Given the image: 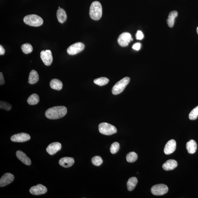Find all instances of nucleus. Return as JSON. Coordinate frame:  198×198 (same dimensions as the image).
I'll list each match as a JSON object with an SVG mask.
<instances>
[{
  "instance_id": "obj_12",
  "label": "nucleus",
  "mask_w": 198,
  "mask_h": 198,
  "mask_svg": "<svg viewBox=\"0 0 198 198\" xmlns=\"http://www.w3.org/2000/svg\"><path fill=\"white\" fill-rule=\"evenodd\" d=\"M15 179V176L13 174L6 173L4 174L0 179V187H2L8 185Z\"/></svg>"
},
{
  "instance_id": "obj_20",
  "label": "nucleus",
  "mask_w": 198,
  "mask_h": 198,
  "mask_svg": "<svg viewBox=\"0 0 198 198\" xmlns=\"http://www.w3.org/2000/svg\"><path fill=\"white\" fill-rule=\"evenodd\" d=\"M39 76L36 70H33L29 74L28 83L31 85L35 84L38 81Z\"/></svg>"
},
{
  "instance_id": "obj_16",
  "label": "nucleus",
  "mask_w": 198,
  "mask_h": 198,
  "mask_svg": "<svg viewBox=\"0 0 198 198\" xmlns=\"http://www.w3.org/2000/svg\"><path fill=\"white\" fill-rule=\"evenodd\" d=\"M74 159L70 157H64L61 158L59 162L60 165L64 168H68L74 164Z\"/></svg>"
},
{
  "instance_id": "obj_2",
  "label": "nucleus",
  "mask_w": 198,
  "mask_h": 198,
  "mask_svg": "<svg viewBox=\"0 0 198 198\" xmlns=\"http://www.w3.org/2000/svg\"><path fill=\"white\" fill-rule=\"evenodd\" d=\"M103 9L101 3L98 1H95L91 3L90 7V17L93 20H99L101 18Z\"/></svg>"
},
{
  "instance_id": "obj_18",
  "label": "nucleus",
  "mask_w": 198,
  "mask_h": 198,
  "mask_svg": "<svg viewBox=\"0 0 198 198\" xmlns=\"http://www.w3.org/2000/svg\"><path fill=\"white\" fill-rule=\"evenodd\" d=\"M186 147L189 154H195L196 151L197 149V143L195 140H191L187 143Z\"/></svg>"
},
{
  "instance_id": "obj_30",
  "label": "nucleus",
  "mask_w": 198,
  "mask_h": 198,
  "mask_svg": "<svg viewBox=\"0 0 198 198\" xmlns=\"http://www.w3.org/2000/svg\"><path fill=\"white\" fill-rule=\"evenodd\" d=\"M119 144L117 142H115L112 144L110 148V152L112 154H114L118 152L119 149Z\"/></svg>"
},
{
  "instance_id": "obj_36",
  "label": "nucleus",
  "mask_w": 198,
  "mask_h": 198,
  "mask_svg": "<svg viewBox=\"0 0 198 198\" xmlns=\"http://www.w3.org/2000/svg\"><path fill=\"white\" fill-rule=\"evenodd\" d=\"M197 34H198V27H197Z\"/></svg>"
},
{
  "instance_id": "obj_15",
  "label": "nucleus",
  "mask_w": 198,
  "mask_h": 198,
  "mask_svg": "<svg viewBox=\"0 0 198 198\" xmlns=\"http://www.w3.org/2000/svg\"><path fill=\"white\" fill-rule=\"evenodd\" d=\"M16 154L18 158L23 164L27 166L31 165V160L21 150H18L16 153Z\"/></svg>"
},
{
  "instance_id": "obj_32",
  "label": "nucleus",
  "mask_w": 198,
  "mask_h": 198,
  "mask_svg": "<svg viewBox=\"0 0 198 198\" xmlns=\"http://www.w3.org/2000/svg\"><path fill=\"white\" fill-rule=\"evenodd\" d=\"M144 35L141 31H138L136 34V38L137 40H142L144 38Z\"/></svg>"
},
{
  "instance_id": "obj_9",
  "label": "nucleus",
  "mask_w": 198,
  "mask_h": 198,
  "mask_svg": "<svg viewBox=\"0 0 198 198\" xmlns=\"http://www.w3.org/2000/svg\"><path fill=\"white\" fill-rule=\"evenodd\" d=\"M132 38L130 33L124 32L121 34L117 39L119 44L121 46L125 47L128 45Z\"/></svg>"
},
{
  "instance_id": "obj_21",
  "label": "nucleus",
  "mask_w": 198,
  "mask_h": 198,
  "mask_svg": "<svg viewBox=\"0 0 198 198\" xmlns=\"http://www.w3.org/2000/svg\"><path fill=\"white\" fill-rule=\"evenodd\" d=\"M57 16L59 22L60 23L65 22L67 18L65 11L62 8L59 9L57 11Z\"/></svg>"
},
{
  "instance_id": "obj_19",
  "label": "nucleus",
  "mask_w": 198,
  "mask_h": 198,
  "mask_svg": "<svg viewBox=\"0 0 198 198\" xmlns=\"http://www.w3.org/2000/svg\"><path fill=\"white\" fill-rule=\"evenodd\" d=\"M178 13L176 11H173L170 13L168 19L166 20L168 26L170 28L173 27L175 23V19L177 17Z\"/></svg>"
},
{
  "instance_id": "obj_6",
  "label": "nucleus",
  "mask_w": 198,
  "mask_h": 198,
  "mask_svg": "<svg viewBox=\"0 0 198 198\" xmlns=\"http://www.w3.org/2000/svg\"><path fill=\"white\" fill-rule=\"evenodd\" d=\"M168 188L167 186L163 184L154 185L151 189L153 195L155 196H162L167 193Z\"/></svg>"
},
{
  "instance_id": "obj_3",
  "label": "nucleus",
  "mask_w": 198,
  "mask_h": 198,
  "mask_svg": "<svg viewBox=\"0 0 198 198\" xmlns=\"http://www.w3.org/2000/svg\"><path fill=\"white\" fill-rule=\"evenodd\" d=\"M23 20L25 24L35 27L40 26L44 23L42 18L35 15H27L24 17Z\"/></svg>"
},
{
  "instance_id": "obj_25",
  "label": "nucleus",
  "mask_w": 198,
  "mask_h": 198,
  "mask_svg": "<svg viewBox=\"0 0 198 198\" xmlns=\"http://www.w3.org/2000/svg\"><path fill=\"white\" fill-rule=\"evenodd\" d=\"M109 79L105 77H101L94 80V82L96 85L103 86L109 83Z\"/></svg>"
},
{
  "instance_id": "obj_35",
  "label": "nucleus",
  "mask_w": 198,
  "mask_h": 198,
  "mask_svg": "<svg viewBox=\"0 0 198 198\" xmlns=\"http://www.w3.org/2000/svg\"><path fill=\"white\" fill-rule=\"evenodd\" d=\"M5 53V50L2 46L0 45V55H3Z\"/></svg>"
},
{
  "instance_id": "obj_14",
  "label": "nucleus",
  "mask_w": 198,
  "mask_h": 198,
  "mask_svg": "<svg viewBox=\"0 0 198 198\" xmlns=\"http://www.w3.org/2000/svg\"><path fill=\"white\" fill-rule=\"evenodd\" d=\"M176 149V142L174 140H170L166 143L164 148L165 154L169 155L175 152Z\"/></svg>"
},
{
  "instance_id": "obj_13",
  "label": "nucleus",
  "mask_w": 198,
  "mask_h": 198,
  "mask_svg": "<svg viewBox=\"0 0 198 198\" xmlns=\"http://www.w3.org/2000/svg\"><path fill=\"white\" fill-rule=\"evenodd\" d=\"M61 148V145L60 143L55 142L52 143L46 148V151L51 155L56 154Z\"/></svg>"
},
{
  "instance_id": "obj_10",
  "label": "nucleus",
  "mask_w": 198,
  "mask_h": 198,
  "mask_svg": "<svg viewBox=\"0 0 198 198\" xmlns=\"http://www.w3.org/2000/svg\"><path fill=\"white\" fill-rule=\"evenodd\" d=\"M31 137L25 133H20L15 134L11 137V140L14 142H23L30 140Z\"/></svg>"
},
{
  "instance_id": "obj_23",
  "label": "nucleus",
  "mask_w": 198,
  "mask_h": 198,
  "mask_svg": "<svg viewBox=\"0 0 198 198\" xmlns=\"http://www.w3.org/2000/svg\"><path fill=\"white\" fill-rule=\"evenodd\" d=\"M138 183V180L135 177H133L130 178L127 182V189L129 191H133L136 187Z\"/></svg>"
},
{
  "instance_id": "obj_7",
  "label": "nucleus",
  "mask_w": 198,
  "mask_h": 198,
  "mask_svg": "<svg viewBox=\"0 0 198 198\" xmlns=\"http://www.w3.org/2000/svg\"><path fill=\"white\" fill-rule=\"evenodd\" d=\"M85 47V45L83 43H76L69 47L67 50V52L70 55H74L83 51Z\"/></svg>"
},
{
  "instance_id": "obj_17",
  "label": "nucleus",
  "mask_w": 198,
  "mask_h": 198,
  "mask_svg": "<svg viewBox=\"0 0 198 198\" xmlns=\"http://www.w3.org/2000/svg\"><path fill=\"white\" fill-rule=\"evenodd\" d=\"M178 166V163L176 160L170 159L166 161L162 165V168L166 171L173 170Z\"/></svg>"
},
{
  "instance_id": "obj_33",
  "label": "nucleus",
  "mask_w": 198,
  "mask_h": 198,
  "mask_svg": "<svg viewBox=\"0 0 198 198\" xmlns=\"http://www.w3.org/2000/svg\"><path fill=\"white\" fill-rule=\"evenodd\" d=\"M141 44L140 43H136L133 46V49L137 51L140 50L141 48Z\"/></svg>"
},
{
  "instance_id": "obj_4",
  "label": "nucleus",
  "mask_w": 198,
  "mask_h": 198,
  "mask_svg": "<svg viewBox=\"0 0 198 198\" xmlns=\"http://www.w3.org/2000/svg\"><path fill=\"white\" fill-rule=\"evenodd\" d=\"M130 81V78L126 77L120 80L113 86L112 93L113 95H116L122 93L126 86Z\"/></svg>"
},
{
  "instance_id": "obj_31",
  "label": "nucleus",
  "mask_w": 198,
  "mask_h": 198,
  "mask_svg": "<svg viewBox=\"0 0 198 198\" xmlns=\"http://www.w3.org/2000/svg\"><path fill=\"white\" fill-rule=\"evenodd\" d=\"M0 108L1 109H5L9 111L11 108V105L7 102L1 101L0 103Z\"/></svg>"
},
{
  "instance_id": "obj_1",
  "label": "nucleus",
  "mask_w": 198,
  "mask_h": 198,
  "mask_svg": "<svg viewBox=\"0 0 198 198\" xmlns=\"http://www.w3.org/2000/svg\"><path fill=\"white\" fill-rule=\"evenodd\" d=\"M67 108L64 106H56L50 108L46 111L47 118L57 119L62 118L67 113Z\"/></svg>"
},
{
  "instance_id": "obj_8",
  "label": "nucleus",
  "mask_w": 198,
  "mask_h": 198,
  "mask_svg": "<svg viewBox=\"0 0 198 198\" xmlns=\"http://www.w3.org/2000/svg\"><path fill=\"white\" fill-rule=\"evenodd\" d=\"M40 58L46 65L50 66L52 64L53 58L50 50L42 51L40 53Z\"/></svg>"
},
{
  "instance_id": "obj_22",
  "label": "nucleus",
  "mask_w": 198,
  "mask_h": 198,
  "mask_svg": "<svg viewBox=\"0 0 198 198\" xmlns=\"http://www.w3.org/2000/svg\"><path fill=\"white\" fill-rule=\"evenodd\" d=\"M50 85L52 89L56 91H60L62 89L63 86L62 82L60 80L56 79L51 80Z\"/></svg>"
},
{
  "instance_id": "obj_24",
  "label": "nucleus",
  "mask_w": 198,
  "mask_h": 198,
  "mask_svg": "<svg viewBox=\"0 0 198 198\" xmlns=\"http://www.w3.org/2000/svg\"><path fill=\"white\" fill-rule=\"evenodd\" d=\"M40 97L36 94H33L27 99V103L30 105H35L40 101Z\"/></svg>"
},
{
  "instance_id": "obj_5",
  "label": "nucleus",
  "mask_w": 198,
  "mask_h": 198,
  "mask_svg": "<svg viewBox=\"0 0 198 198\" xmlns=\"http://www.w3.org/2000/svg\"><path fill=\"white\" fill-rule=\"evenodd\" d=\"M99 132L101 134L110 136L117 133V130L113 125L107 123H100L99 126Z\"/></svg>"
},
{
  "instance_id": "obj_37",
  "label": "nucleus",
  "mask_w": 198,
  "mask_h": 198,
  "mask_svg": "<svg viewBox=\"0 0 198 198\" xmlns=\"http://www.w3.org/2000/svg\"><path fill=\"white\" fill-rule=\"evenodd\" d=\"M131 41H133V39L132 38L131 39Z\"/></svg>"
},
{
  "instance_id": "obj_28",
  "label": "nucleus",
  "mask_w": 198,
  "mask_h": 198,
  "mask_svg": "<svg viewBox=\"0 0 198 198\" xmlns=\"http://www.w3.org/2000/svg\"><path fill=\"white\" fill-rule=\"evenodd\" d=\"M91 162L94 165L99 166L103 163V160L100 156H95L92 158Z\"/></svg>"
},
{
  "instance_id": "obj_34",
  "label": "nucleus",
  "mask_w": 198,
  "mask_h": 198,
  "mask_svg": "<svg viewBox=\"0 0 198 198\" xmlns=\"http://www.w3.org/2000/svg\"><path fill=\"white\" fill-rule=\"evenodd\" d=\"M5 83L4 78L2 73H0V85H2Z\"/></svg>"
},
{
  "instance_id": "obj_11",
  "label": "nucleus",
  "mask_w": 198,
  "mask_h": 198,
  "mask_svg": "<svg viewBox=\"0 0 198 198\" xmlns=\"http://www.w3.org/2000/svg\"><path fill=\"white\" fill-rule=\"evenodd\" d=\"M48 189L45 186L38 184L36 186H34L30 188L29 192L30 193L34 195H40L46 193Z\"/></svg>"
},
{
  "instance_id": "obj_29",
  "label": "nucleus",
  "mask_w": 198,
  "mask_h": 198,
  "mask_svg": "<svg viewBox=\"0 0 198 198\" xmlns=\"http://www.w3.org/2000/svg\"><path fill=\"white\" fill-rule=\"evenodd\" d=\"M198 116V106L194 109L189 115V118L191 120H195Z\"/></svg>"
},
{
  "instance_id": "obj_26",
  "label": "nucleus",
  "mask_w": 198,
  "mask_h": 198,
  "mask_svg": "<svg viewBox=\"0 0 198 198\" xmlns=\"http://www.w3.org/2000/svg\"><path fill=\"white\" fill-rule=\"evenodd\" d=\"M138 158V155L134 152L129 153L126 156V160L127 162H136Z\"/></svg>"
},
{
  "instance_id": "obj_27",
  "label": "nucleus",
  "mask_w": 198,
  "mask_h": 198,
  "mask_svg": "<svg viewBox=\"0 0 198 198\" xmlns=\"http://www.w3.org/2000/svg\"><path fill=\"white\" fill-rule=\"evenodd\" d=\"M21 48L23 52L25 54L30 53L33 51L32 46L28 43L22 45Z\"/></svg>"
}]
</instances>
